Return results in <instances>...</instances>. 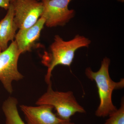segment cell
Here are the masks:
<instances>
[{"label":"cell","instance_id":"6da1fadb","mask_svg":"<svg viewBox=\"0 0 124 124\" xmlns=\"http://www.w3.org/2000/svg\"><path fill=\"white\" fill-rule=\"evenodd\" d=\"M110 63V59L105 57L102 60L98 70L94 72L88 67L85 71L86 77L95 81L97 87L100 103L95 111V115L98 117L108 116L117 110L112 102V93L115 90L123 89L124 87V79L116 82L111 78L109 73Z\"/></svg>","mask_w":124,"mask_h":124},{"label":"cell","instance_id":"7a4b0ae2","mask_svg":"<svg viewBox=\"0 0 124 124\" xmlns=\"http://www.w3.org/2000/svg\"><path fill=\"white\" fill-rule=\"evenodd\" d=\"M91 41L84 36L77 35L69 41H64L60 36L55 35L50 46V53L46 64L48 67L45 80L48 84L51 82L52 72L58 65L70 66L75 53L78 49L88 47Z\"/></svg>","mask_w":124,"mask_h":124},{"label":"cell","instance_id":"3957f363","mask_svg":"<svg viewBox=\"0 0 124 124\" xmlns=\"http://www.w3.org/2000/svg\"><path fill=\"white\" fill-rule=\"evenodd\" d=\"M46 92L37 100V105L51 106L57 112V116L63 120L71 121V117L77 113L86 112L83 107L78 102L71 91H54L51 82L48 84Z\"/></svg>","mask_w":124,"mask_h":124},{"label":"cell","instance_id":"277c9868","mask_svg":"<svg viewBox=\"0 0 124 124\" xmlns=\"http://www.w3.org/2000/svg\"><path fill=\"white\" fill-rule=\"evenodd\" d=\"M21 54L15 41L6 49L0 53V81L10 93L13 91V82L22 79L23 76L18 68L19 58Z\"/></svg>","mask_w":124,"mask_h":124},{"label":"cell","instance_id":"5b68a950","mask_svg":"<svg viewBox=\"0 0 124 124\" xmlns=\"http://www.w3.org/2000/svg\"><path fill=\"white\" fill-rule=\"evenodd\" d=\"M14 11V20L19 29L29 28L41 17L44 6L37 0H13L10 2Z\"/></svg>","mask_w":124,"mask_h":124},{"label":"cell","instance_id":"8992f818","mask_svg":"<svg viewBox=\"0 0 124 124\" xmlns=\"http://www.w3.org/2000/svg\"><path fill=\"white\" fill-rule=\"evenodd\" d=\"M72 0H42L44 6L41 17L48 27L64 26L75 16V11L69 9L68 5Z\"/></svg>","mask_w":124,"mask_h":124},{"label":"cell","instance_id":"52a82bcc","mask_svg":"<svg viewBox=\"0 0 124 124\" xmlns=\"http://www.w3.org/2000/svg\"><path fill=\"white\" fill-rule=\"evenodd\" d=\"M20 107L26 124H59L63 120L54 113L53 108L49 105L31 106L22 105Z\"/></svg>","mask_w":124,"mask_h":124},{"label":"cell","instance_id":"ba28073f","mask_svg":"<svg viewBox=\"0 0 124 124\" xmlns=\"http://www.w3.org/2000/svg\"><path fill=\"white\" fill-rule=\"evenodd\" d=\"M45 23V19L41 17L32 26L26 29H19L16 33L15 41L21 54L30 51L34 46L39 38Z\"/></svg>","mask_w":124,"mask_h":124},{"label":"cell","instance_id":"9c48e42d","mask_svg":"<svg viewBox=\"0 0 124 124\" xmlns=\"http://www.w3.org/2000/svg\"><path fill=\"white\" fill-rule=\"evenodd\" d=\"M7 14L0 21V46L4 51L8 48L9 41H13L18 29L14 20V11L10 3Z\"/></svg>","mask_w":124,"mask_h":124},{"label":"cell","instance_id":"30bf717a","mask_svg":"<svg viewBox=\"0 0 124 124\" xmlns=\"http://www.w3.org/2000/svg\"><path fill=\"white\" fill-rule=\"evenodd\" d=\"M18 101L13 97H9L2 106L5 117V124H26L20 117L17 108Z\"/></svg>","mask_w":124,"mask_h":124},{"label":"cell","instance_id":"8fae6325","mask_svg":"<svg viewBox=\"0 0 124 124\" xmlns=\"http://www.w3.org/2000/svg\"><path fill=\"white\" fill-rule=\"evenodd\" d=\"M104 124H124V101L122 99L120 107L110 114Z\"/></svg>","mask_w":124,"mask_h":124},{"label":"cell","instance_id":"7c38bea8","mask_svg":"<svg viewBox=\"0 0 124 124\" xmlns=\"http://www.w3.org/2000/svg\"><path fill=\"white\" fill-rule=\"evenodd\" d=\"M11 0H0V7L7 10L8 8Z\"/></svg>","mask_w":124,"mask_h":124},{"label":"cell","instance_id":"4fadbf2b","mask_svg":"<svg viewBox=\"0 0 124 124\" xmlns=\"http://www.w3.org/2000/svg\"><path fill=\"white\" fill-rule=\"evenodd\" d=\"M59 124H75L71 121L63 120Z\"/></svg>","mask_w":124,"mask_h":124},{"label":"cell","instance_id":"5bb4252c","mask_svg":"<svg viewBox=\"0 0 124 124\" xmlns=\"http://www.w3.org/2000/svg\"><path fill=\"white\" fill-rule=\"evenodd\" d=\"M117 1H119V2H124V0H117Z\"/></svg>","mask_w":124,"mask_h":124},{"label":"cell","instance_id":"9a60e30c","mask_svg":"<svg viewBox=\"0 0 124 124\" xmlns=\"http://www.w3.org/2000/svg\"><path fill=\"white\" fill-rule=\"evenodd\" d=\"M2 49H1V47L0 46V53L2 52Z\"/></svg>","mask_w":124,"mask_h":124},{"label":"cell","instance_id":"2e32d148","mask_svg":"<svg viewBox=\"0 0 124 124\" xmlns=\"http://www.w3.org/2000/svg\"><path fill=\"white\" fill-rule=\"evenodd\" d=\"M12 0H11V1H12ZM11 1H10V2H11Z\"/></svg>","mask_w":124,"mask_h":124}]
</instances>
